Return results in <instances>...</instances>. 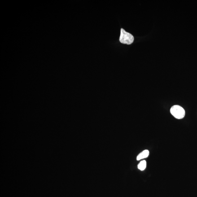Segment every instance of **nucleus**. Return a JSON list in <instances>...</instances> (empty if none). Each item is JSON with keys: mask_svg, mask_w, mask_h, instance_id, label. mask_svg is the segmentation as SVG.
<instances>
[{"mask_svg": "<svg viewBox=\"0 0 197 197\" xmlns=\"http://www.w3.org/2000/svg\"><path fill=\"white\" fill-rule=\"evenodd\" d=\"M170 112L174 117L177 119L183 118L185 116L184 110L180 106L175 105L172 106Z\"/></svg>", "mask_w": 197, "mask_h": 197, "instance_id": "obj_2", "label": "nucleus"}, {"mask_svg": "<svg viewBox=\"0 0 197 197\" xmlns=\"http://www.w3.org/2000/svg\"><path fill=\"white\" fill-rule=\"evenodd\" d=\"M134 40V37L132 34L126 32L123 28H121L120 38V41L121 43L130 45L133 43Z\"/></svg>", "mask_w": 197, "mask_h": 197, "instance_id": "obj_1", "label": "nucleus"}, {"mask_svg": "<svg viewBox=\"0 0 197 197\" xmlns=\"http://www.w3.org/2000/svg\"><path fill=\"white\" fill-rule=\"evenodd\" d=\"M149 150H144L140 153L139 154L137 157V160L139 161L147 158L149 156Z\"/></svg>", "mask_w": 197, "mask_h": 197, "instance_id": "obj_3", "label": "nucleus"}, {"mask_svg": "<svg viewBox=\"0 0 197 197\" xmlns=\"http://www.w3.org/2000/svg\"><path fill=\"white\" fill-rule=\"evenodd\" d=\"M146 167V161L143 160L141 161L139 164L138 165V169L140 170L141 171L144 170Z\"/></svg>", "mask_w": 197, "mask_h": 197, "instance_id": "obj_4", "label": "nucleus"}]
</instances>
